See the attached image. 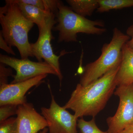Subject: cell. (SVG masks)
Here are the masks:
<instances>
[{
  "instance_id": "6da1fadb",
  "label": "cell",
  "mask_w": 133,
  "mask_h": 133,
  "mask_svg": "<svg viewBox=\"0 0 133 133\" xmlns=\"http://www.w3.org/2000/svg\"><path fill=\"white\" fill-rule=\"evenodd\" d=\"M119 66L86 86L77 84L63 107L73 111L77 119L87 116L95 118L104 109L114 92L117 87L115 77Z\"/></svg>"
},
{
  "instance_id": "7a4b0ae2",
  "label": "cell",
  "mask_w": 133,
  "mask_h": 133,
  "mask_svg": "<svg viewBox=\"0 0 133 133\" xmlns=\"http://www.w3.org/2000/svg\"><path fill=\"white\" fill-rule=\"evenodd\" d=\"M0 8L1 32L10 47L17 48L21 59L33 57L28 34L34 23L26 19L15 0H6Z\"/></svg>"
},
{
  "instance_id": "3957f363",
  "label": "cell",
  "mask_w": 133,
  "mask_h": 133,
  "mask_svg": "<svg viewBox=\"0 0 133 133\" xmlns=\"http://www.w3.org/2000/svg\"><path fill=\"white\" fill-rule=\"evenodd\" d=\"M130 38L118 28H115L111 40L103 45L99 57L84 67L79 84L86 86L112 69L119 66L122 58V47Z\"/></svg>"
},
{
  "instance_id": "277c9868",
  "label": "cell",
  "mask_w": 133,
  "mask_h": 133,
  "mask_svg": "<svg viewBox=\"0 0 133 133\" xmlns=\"http://www.w3.org/2000/svg\"><path fill=\"white\" fill-rule=\"evenodd\" d=\"M58 8L57 24L53 29L58 31V43L77 42L78 33L100 35L107 31L102 20L92 21L79 15L61 1H58Z\"/></svg>"
},
{
  "instance_id": "5b68a950",
  "label": "cell",
  "mask_w": 133,
  "mask_h": 133,
  "mask_svg": "<svg viewBox=\"0 0 133 133\" xmlns=\"http://www.w3.org/2000/svg\"><path fill=\"white\" fill-rule=\"evenodd\" d=\"M56 15L51 14L47 17L45 25L39 30V36L35 43H31V51L33 56L35 57L38 62H47L56 70L60 83L63 78L60 68L59 58L66 52L65 51L61 55L57 56L53 52L51 42L52 39V30L54 25L57 24Z\"/></svg>"
},
{
  "instance_id": "8992f818",
  "label": "cell",
  "mask_w": 133,
  "mask_h": 133,
  "mask_svg": "<svg viewBox=\"0 0 133 133\" xmlns=\"http://www.w3.org/2000/svg\"><path fill=\"white\" fill-rule=\"evenodd\" d=\"M115 95L119 99L118 107L113 116L107 119L109 133H120L133 122V83L118 87Z\"/></svg>"
},
{
  "instance_id": "52a82bcc",
  "label": "cell",
  "mask_w": 133,
  "mask_h": 133,
  "mask_svg": "<svg viewBox=\"0 0 133 133\" xmlns=\"http://www.w3.org/2000/svg\"><path fill=\"white\" fill-rule=\"evenodd\" d=\"M49 88L51 95L50 107L41 108L42 114L48 123L49 133H78V119L57 103L49 85Z\"/></svg>"
},
{
  "instance_id": "ba28073f",
  "label": "cell",
  "mask_w": 133,
  "mask_h": 133,
  "mask_svg": "<svg viewBox=\"0 0 133 133\" xmlns=\"http://www.w3.org/2000/svg\"><path fill=\"white\" fill-rule=\"evenodd\" d=\"M0 62L10 66L16 71L14 75V84L26 81L35 77L50 74L58 77L57 71L51 65L45 62H34L28 59H18L14 57L1 54Z\"/></svg>"
},
{
  "instance_id": "9c48e42d",
  "label": "cell",
  "mask_w": 133,
  "mask_h": 133,
  "mask_svg": "<svg viewBox=\"0 0 133 133\" xmlns=\"http://www.w3.org/2000/svg\"><path fill=\"white\" fill-rule=\"evenodd\" d=\"M43 74L26 81L0 85V106L5 104L19 105L27 102L25 95L33 87L40 84L48 76Z\"/></svg>"
},
{
  "instance_id": "30bf717a",
  "label": "cell",
  "mask_w": 133,
  "mask_h": 133,
  "mask_svg": "<svg viewBox=\"0 0 133 133\" xmlns=\"http://www.w3.org/2000/svg\"><path fill=\"white\" fill-rule=\"evenodd\" d=\"M16 115V133H38L48 127L45 118L36 111L32 103L18 105Z\"/></svg>"
},
{
  "instance_id": "8fae6325",
  "label": "cell",
  "mask_w": 133,
  "mask_h": 133,
  "mask_svg": "<svg viewBox=\"0 0 133 133\" xmlns=\"http://www.w3.org/2000/svg\"><path fill=\"white\" fill-rule=\"evenodd\" d=\"M117 87L133 83V50L125 44L122 48V58L115 78Z\"/></svg>"
},
{
  "instance_id": "7c38bea8",
  "label": "cell",
  "mask_w": 133,
  "mask_h": 133,
  "mask_svg": "<svg viewBox=\"0 0 133 133\" xmlns=\"http://www.w3.org/2000/svg\"><path fill=\"white\" fill-rule=\"evenodd\" d=\"M15 1L18 4L24 17L34 24H36L39 30L45 25L47 17L53 14L32 5L18 2L17 0H15Z\"/></svg>"
},
{
  "instance_id": "4fadbf2b",
  "label": "cell",
  "mask_w": 133,
  "mask_h": 133,
  "mask_svg": "<svg viewBox=\"0 0 133 133\" xmlns=\"http://www.w3.org/2000/svg\"><path fill=\"white\" fill-rule=\"evenodd\" d=\"M66 1L74 12L84 17L91 16L98 7V0H67Z\"/></svg>"
},
{
  "instance_id": "5bb4252c",
  "label": "cell",
  "mask_w": 133,
  "mask_h": 133,
  "mask_svg": "<svg viewBox=\"0 0 133 133\" xmlns=\"http://www.w3.org/2000/svg\"><path fill=\"white\" fill-rule=\"evenodd\" d=\"M99 13H104L112 10L121 9L133 7V0H98Z\"/></svg>"
},
{
  "instance_id": "9a60e30c",
  "label": "cell",
  "mask_w": 133,
  "mask_h": 133,
  "mask_svg": "<svg viewBox=\"0 0 133 133\" xmlns=\"http://www.w3.org/2000/svg\"><path fill=\"white\" fill-rule=\"evenodd\" d=\"M77 127L79 129V133H109L101 131L95 124V118L90 121H87L83 118L77 121Z\"/></svg>"
},
{
  "instance_id": "2e32d148",
  "label": "cell",
  "mask_w": 133,
  "mask_h": 133,
  "mask_svg": "<svg viewBox=\"0 0 133 133\" xmlns=\"http://www.w3.org/2000/svg\"><path fill=\"white\" fill-rule=\"evenodd\" d=\"M17 107L18 106L13 104L0 106V122L7 119L13 115H16Z\"/></svg>"
},
{
  "instance_id": "e0dca14e",
  "label": "cell",
  "mask_w": 133,
  "mask_h": 133,
  "mask_svg": "<svg viewBox=\"0 0 133 133\" xmlns=\"http://www.w3.org/2000/svg\"><path fill=\"white\" fill-rule=\"evenodd\" d=\"M16 118L11 117L0 122V133H16Z\"/></svg>"
},
{
  "instance_id": "ac0fdd59",
  "label": "cell",
  "mask_w": 133,
  "mask_h": 133,
  "mask_svg": "<svg viewBox=\"0 0 133 133\" xmlns=\"http://www.w3.org/2000/svg\"><path fill=\"white\" fill-rule=\"evenodd\" d=\"M13 76L12 71L10 68H6V65L0 64V85L8 84V78L9 76Z\"/></svg>"
},
{
  "instance_id": "d6986e66",
  "label": "cell",
  "mask_w": 133,
  "mask_h": 133,
  "mask_svg": "<svg viewBox=\"0 0 133 133\" xmlns=\"http://www.w3.org/2000/svg\"><path fill=\"white\" fill-rule=\"evenodd\" d=\"M0 48L8 54H11L14 56L16 55L14 51L12 50V47H10L5 41L1 31H0Z\"/></svg>"
},
{
  "instance_id": "ffe728a7",
  "label": "cell",
  "mask_w": 133,
  "mask_h": 133,
  "mask_svg": "<svg viewBox=\"0 0 133 133\" xmlns=\"http://www.w3.org/2000/svg\"><path fill=\"white\" fill-rule=\"evenodd\" d=\"M120 133H133V122L127 126Z\"/></svg>"
},
{
  "instance_id": "44dd1931",
  "label": "cell",
  "mask_w": 133,
  "mask_h": 133,
  "mask_svg": "<svg viewBox=\"0 0 133 133\" xmlns=\"http://www.w3.org/2000/svg\"><path fill=\"white\" fill-rule=\"evenodd\" d=\"M126 33L130 37L133 36V24L128 27L126 31Z\"/></svg>"
},
{
  "instance_id": "7402d4cb",
  "label": "cell",
  "mask_w": 133,
  "mask_h": 133,
  "mask_svg": "<svg viewBox=\"0 0 133 133\" xmlns=\"http://www.w3.org/2000/svg\"><path fill=\"white\" fill-rule=\"evenodd\" d=\"M126 44L129 48L133 50V36L131 37L129 41H128Z\"/></svg>"
},
{
  "instance_id": "603a6c76",
  "label": "cell",
  "mask_w": 133,
  "mask_h": 133,
  "mask_svg": "<svg viewBox=\"0 0 133 133\" xmlns=\"http://www.w3.org/2000/svg\"><path fill=\"white\" fill-rule=\"evenodd\" d=\"M49 131L48 128H46L44 129L43 130H42L39 133H47Z\"/></svg>"
}]
</instances>
